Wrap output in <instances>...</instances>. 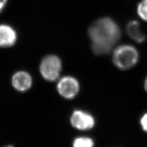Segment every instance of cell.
<instances>
[{"label": "cell", "instance_id": "cell-1", "mask_svg": "<svg viewBox=\"0 0 147 147\" xmlns=\"http://www.w3.org/2000/svg\"><path fill=\"white\" fill-rule=\"evenodd\" d=\"M88 35L93 52L98 56L111 53L121 37L120 28L109 18H101L89 27Z\"/></svg>", "mask_w": 147, "mask_h": 147}, {"label": "cell", "instance_id": "cell-2", "mask_svg": "<svg viewBox=\"0 0 147 147\" xmlns=\"http://www.w3.org/2000/svg\"><path fill=\"white\" fill-rule=\"evenodd\" d=\"M139 53L134 46L121 45L114 49L112 60L117 68L126 70L133 68L139 61Z\"/></svg>", "mask_w": 147, "mask_h": 147}, {"label": "cell", "instance_id": "cell-3", "mask_svg": "<svg viewBox=\"0 0 147 147\" xmlns=\"http://www.w3.org/2000/svg\"><path fill=\"white\" fill-rule=\"evenodd\" d=\"M62 69L61 59L54 55H50L42 58L39 70L42 78L49 82H53L59 79Z\"/></svg>", "mask_w": 147, "mask_h": 147}, {"label": "cell", "instance_id": "cell-4", "mask_svg": "<svg viewBox=\"0 0 147 147\" xmlns=\"http://www.w3.org/2000/svg\"><path fill=\"white\" fill-rule=\"evenodd\" d=\"M57 90L59 95L64 98L73 99L80 91L79 81L72 76H64L58 80Z\"/></svg>", "mask_w": 147, "mask_h": 147}, {"label": "cell", "instance_id": "cell-5", "mask_svg": "<svg viewBox=\"0 0 147 147\" xmlns=\"http://www.w3.org/2000/svg\"><path fill=\"white\" fill-rule=\"evenodd\" d=\"M70 121L74 127L80 130H90L95 125L94 118L84 111H74L70 117Z\"/></svg>", "mask_w": 147, "mask_h": 147}, {"label": "cell", "instance_id": "cell-6", "mask_svg": "<svg viewBox=\"0 0 147 147\" xmlns=\"http://www.w3.org/2000/svg\"><path fill=\"white\" fill-rule=\"evenodd\" d=\"M31 75L25 71H19L13 75L11 84L14 89L20 92H25L30 89L32 85Z\"/></svg>", "mask_w": 147, "mask_h": 147}, {"label": "cell", "instance_id": "cell-7", "mask_svg": "<svg viewBox=\"0 0 147 147\" xmlns=\"http://www.w3.org/2000/svg\"><path fill=\"white\" fill-rule=\"evenodd\" d=\"M16 40L17 34L13 28L8 25H0V47H11Z\"/></svg>", "mask_w": 147, "mask_h": 147}, {"label": "cell", "instance_id": "cell-8", "mask_svg": "<svg viewBox=\"0 0 147 147\" xmlns=\"http://www.w3.org/2000/svg\"><path fill=\"white\" fill-rule=\"evenodd\" d=\"M128 36L137 43H142L146 39L145 35L140 30V25L136 20L130 21L126 26Z\"/></svg>", "mask_w": 147, "mask_h": 147}, {"label": "cell", "instance_id": "cell-9", "mask_svg": "<svg viewBox=\"0 0 147 147\" xmlns=\"http://www.w3.org/2000/svg\"><path fill=\"white\" fill-rule=\"evenodd\" d=\"M94 145V141L88 137H77L73 142V146L74 147H92Z\"/></svg>", "mask_w": 147, "mask_h": 147}, {"label": "cell", "instance_id": "cell-10", "mask_svg": "<svg viewBox=\"0 0 147 147\" xmlns=\"http://www.w3.org/2000/svg\"><path fill=\"white\" fill-rule=\"evenodd\" d=\"M137 13L140 18L147 21V0H142L137 6Z\"/></svg>", "mask_w": 147, "mask_h": 147}, {"label": "cell", "instance_id": "cell-11", "mask_svg": "<svg viewBox=\"0 0 147 147\" xmlns=\"http://www.w3.org/2000/svg\"><path fill=\"white\" fill-rule=\"evenodd\" d=\"M140 124L143 131L147 132V113L142 116L140 120Z\"/></svg>", "mask_w": 147, "mask_h": 147}, {"label": "cell", "instance_id": "cell-12", "mask_svg": "<svg viewBox=\"0 0 147 147\" xmlns=\"http://www.w3.org/2000/svg\"><path fill=\"white\" fill-rule=\"evenodd\" d=\"M8 0H0V12H2L5 8Z\"/></svg>", "mask_w": 147, "mask_h": 147}, {"label": "cell", "instance_id": "cell-13", "mask_svg": "<svg viewBox=\"0 0 147 147\" xmlns=\"http://www.w3.org/2000/svg\"><path fill=\"white\" fill-rule=\"evenodd\" d=\"M144 89L146 90V91L147 92V76L146 79L145 80V81H144Z\"/></svg>", "mask_w": 147, "mask_h": 147}]
</instances>
